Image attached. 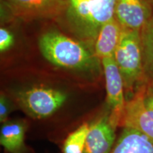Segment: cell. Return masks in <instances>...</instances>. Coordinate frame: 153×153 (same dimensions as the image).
<instances>
[{"mask_svg":"<svg viewBox=\"0 0 153 153\" xmlns=\"http://www.w3.org/2000/svg\"><path fill=\"white\" fill-rule=\"evenodd\" d=\"M38 45L44 58L58 68L91 74L100 73L102 69L101 60L91 47L60 29L43 32Z\"/></svg>","mask_w":153,"mask_h":153,"instance_id":"6da1fadb","label":"cell"},{"mask_svg":"<svg viewBox=\"0 0 153 153\" xmlns=\"http://www.w3.org/2000/svg\"><path fill=\"white\" fill-rule=\"evenodd\" d=\"M117 0H65L60 16L55 21L63 32L94 50L103 24L114 17Z\"/></svg>","mask_w":153,"mask_h":153,"instance_id":"7a4b0ae2","label":"cell"},{"mask_svg":"<svg viewBox=\"0 0 153 153\" xmlns=\"http://www.w3.org/2000/svg\"><path fill=\"white\" fill-rule=\"evenodd\" d=\"M114 57L130 99L145 83L141 31L123 29Z\"/></svg>","mask_w":153,"mask_h":153,"instance_id":"3957f363","label":"cell"},{"mask_svg":"<svg viewBox=\"0 0 153 153\" xmlns=\"http://www.w3.org/2000/svg\"><path fill=\"white\" fill-rule=\"evenodd\" d=\"M1 24L50 19L60 16L65 0H0Z\"/></svg>","mask_w":153,"mask_h":153,"instance_id":"277c9868","label":"cell"},{"mask_svg":"<svg viewBox=\"0 0 153 153\" xmlns=\"http://www.w3.org/2000/svg\"><path fill=\"white\" fill-rule=\"evenodd\" d=\"M68 97L63 90L45 86H33L16 94L19 104L25 111L38 118L53 115L65 103Z\"/></svg>","mask_w":153,"mask_h":153,"instance_id":"5b68a950","label":"cell"},{"mask_svg":"<svg viewBox=\"0 0 153 153\" xmlns=\"http://www.w3.org/2000/svg\"><path fill=\"white\" fill-rule=\"evenodd\" d=\"M120 124L153 140V86L144 83L126 101Z\"/></svg>","mask_w":153,"mask_h":153,"instance_id":"8992f818","label":"cell"},{"mask_svg":"<svg viewBox=\"0 0 153 153\" xmlns=\"http://www.w3.org/2000/svg\"><path fill=\"white\" fill-rule=\"evenodd\" d=\"M106 82V103L111 111L110 120L115 127L120 125L126 104L124 82L114 57L101 60Z\"/></svg>","mask_w":153,"mask_h":153,"instance_id":"52a82bcc","label":"cell"},{"mask_svg":"<svg viewBox=\"0 0 153 153\" xmlns=\"http://www.w3.org/2000/svg\"><path fill=\"white\" fill-rule=\"evenodd\" d=\"M153 15V4L149 0H117L114 18L123 29L141 31Z\"/></svg>","mask_w":153,"mask_h":153,"instance_id":"ba28073f","label":"cell"},{"mask_svg":"<svg viewBox=\"0 0 153 153\" xmlns=\"http://www.w3.org/2000/svg\"><path fill=\"white\" fill-rule=\"evenodd\" d=\"M115 127L108 116L89 126L84 153H109L115 143Z\"/></svg>","mask_w":153,"mask_h":153,"instance_id":"9c48e42d","label":"cell"},{"mask_svg":"<svg viewBox=\"0 0 153 153\" xmlns=\"http://www.w3.org/2000/svg\"><path fill=\"white\" fill-rule=\"evenodd\" d=\"M122 32L123 28L114 17L101 26L94 45V52L99 60L114 56Z\"/></svg>","mask_w":153,"mask_h":153,"instance_id":"30bf717a","label":"cell"},{"mask_svg":"<svg viewBox=\"0 0 153 153\" xmlns=\"http://www.w3.org/2000/svg\"><path fill=\"white\" fill-rule=\"evenodd\" d=\"M111 153H153V140L136 130L123 127Z\"/></svg>","mask_w":153,"mask_h":153,"instance_id":"8fae6325","label":"cell"},{"mask_svg":"<svg viewBox=\"0 0 153 153\" xmlns=\"http://www.w3.org/2000/svg\"><path fill=\"white\" fill-rule=\"evenodd\" d=\"M26 126L19 120L3 123L0 129V144L10 153H22L24 149Z\"/></svg>","mask_w":153,"mask_h":153,"instance_id":"7c38bea8","label":"cell"},{"mask_svg":"<svg viewBox=\"0 0 153 153\" xmlns=\"http://www.w3.org/2000/svg\"><path fill=\"white\" fill-rule=\"evenodd\" d=\"M145 83L153 86V15L141 30Z\"/></svg>","mask_w":153,"mask_h":153,"instance_id":"4fadbf2b","label":"cell"},{"mask_svg":"<svg viewBox=\"0 0 153 153\" xmlns=\"http://www.w3.org/2000/svg\"><path fill=\"white\" fill-rule=\"evenodd\" d=\"M89 126L83 124L69 135L63 146V153H84Z\"/></svg>","mask_w":153,"mask_h":153,"instance_id":"5bb4252c","label":"cell"},{"mask_svg":"<svg viewBox=\"0 0 153 153\" xmlns=\"http://www.w3.org/2000/svg\"><path fill=\"white\" fill-rule=\"evenodd\" d=\"M16 41V33L9 24L1 25L0 27V53L9 52L14 46Z\"/></svg>","mask_w":153,"mask_h":153,"instance_id":"9a60e30c","label":"cell"},{"mask_svg":"<svg viewBox=\"0 0 153 153\" xmlns=\"http://www.w3.org/2000/svg\"><path fill=\"white\" fill-rule=\"evenodd\" d=\"M11 104L4 94H1L0 97V121L4 123L7 121L9 113L11 110Z\"/></svg>","mask_w":153,"mask_h":153,"instance_id":"2e32d148","label":"cell"},{"mask_svg":"<svg viewBox=\"0 0 153 153\" xmlns=\"http://www.w3.org/2000/svg\"><path fill=\"white\" fill-rule=\"evenodd\" d=\"M149 1H150V2H151V3H152V4H153V0H149Z\"/></svg>","mask_w":153,"mask_h":153,"instance_id":"e0dca14e","label":"cell"}]
</instances>
